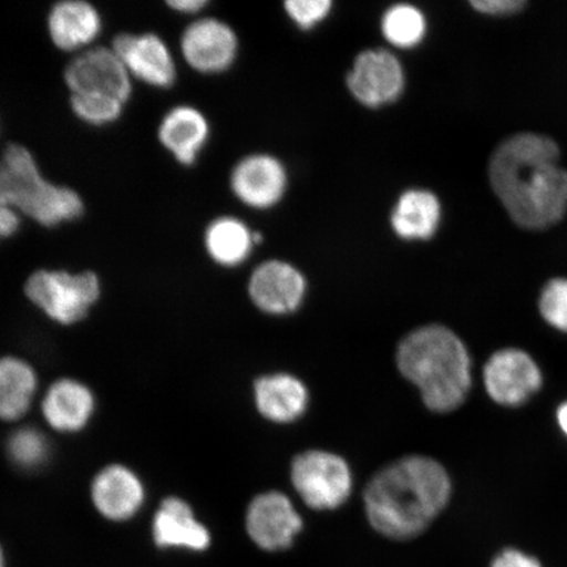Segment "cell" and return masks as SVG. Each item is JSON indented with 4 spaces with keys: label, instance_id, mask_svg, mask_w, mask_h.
<instances>
[{
    "label": "cell",
    "instance_id": "obj_15",
    "mask_svg": "<svg viewBox=\"0 0 567 567\" xmlns=\"http://www.w3.org/2000/svg\"><path fill=\"white\" fill-rule=\"evenodd\" d=\"M103 27L101 11L86 0L56 2L47 17V31L53 47L74 55L95 47Z\"/></svg>",
    "mask_w": 567,
    "mask_h": 567
},
{
    "label": "cell",
    "instance_id": "obj_24",
    "mask_svg": "<svg viewBox=\"0 0 567 567\" xmlns=\"http://www.w3.org/2000/svg\"><path fill=\"white\" fill-rule=\"evenodd\" d=\"M4 453L18 472L39 473L51 463L53 444L45 430L21 423L7 436Z\"/></svg>",
    "mask_w": 567,
    "mask_h": 567
},
{
    "label": "cell",
    "instance_id": "obj_30",
    "mask_svg": "<svg viewBox=\"0 0 567 567\" xmlns=\"http://www.w3.org/2000/svg\"><path fill=\"white\" fill-rule=\"evenodd\" d=\"M23 217L0 196V244L16 237L20 231Z\"/></svg>",
    "mask_w": 567,
    "mask_h": 567
},
{
    "label": "cell",
    "instance_id": "obj_28",
    "mask_svg": "<svg viewBox=\"0 0 567 567\" xmlns=\"http://www.w3.org/2000/svg\"><path fill=\"white\" fill-rule=\"evenodd\" d=\"M331 7L330 0H289L286 3L288 16L302 30H310L328 17Z\"/></svg>",
    "mask_w": 567,
    "mask_h": 567
},
{
    "label": "cell",
    "instance_id": "obj_8",
    "mask_svg": "<svg viewBox=\"0 0 567 567\" xmlns=\"http://www.w3.org/2000/svg\"><path fill=\"white\" fill-rule=\"evenodd\" d=\"M111 48L124 63L133 82L155 90H169L177 81L176 59L167 42L154 32H123Z\"/></svg>",
    "mask_w": 567,
    "mask_h": 567
},
{
    "label": "cell",
    "instance_id": "obj_17",
    "mask_svg": "<svg viewBox=\"0 0 567 567\" xmlns=\"http://www.w3.org/2000/svg\"><path fill=\"white\" fill-rule=\"evenodd\" d=\"M210 136L208 118L189 104H176L161 118L157 137L177 165L193 167Z\"/></svg>",
    "mask_w": 567,
    "mask_h": 567
},
{
    "label": "cell",
    "instance_id": "obj_13",
    "mask_svg": "<svg viewBox=\"0 0 567 567\" xmlns=\"http://www.w3.org/2000/svg\"><path fill=\"white\" fill-rule=\"evenodd\" d=\"M301 529V516L287 495L278 492L260 494L248 505L246 530L260 549H288Z\"/></svg>",
    "mask_w": 567,
    "mask_h": 567
},
{
    "label": "cell",
    "instance_id": "obj_29",
    "mask_svg": "<svg viewBox=\"0 0 567 567\" xmlns=\"http://www.w3.org/2000/svg\"><path fill=\"white\" fill-rule=\"evenodd\" d=\"M471 6L477 12L488 17H509L522 12L527 7L523 0H476Z\"/></svg>",
    "mask_w": 567,
    "mask_h": 567
},
{
    "label": "cell",
    "instance_id": "obj_25",
    "mask_svg": "<svg viewBox=\"0 0 567 567\" xmlns=\"http://www.w3.org/2000/svg\"><path fill=\"white\" fill-rule=\"evenodd\" d=\"M381 28L390 44L409 49L420 44L423 40L425 19L422 11L414 6L395 4L385 12Z\"/></svg>",
    "mask_w": 567,
    "mask_h": 567
},
{
    "label": "cell",
    "instance_id": "obj_22",
    "mask_svg": "<svg viewBox=\"0 0 567 567\" xmlns=\"http://www.w3.org/2000/svg\"><path fill=\"white\" fill-rule=\"evenodd\" d=\"M442 207L429 190L413 189L403 194L392 215L396 236L403 239H429L441 223Z\"/></svg>",
    "mask_w": 567,
    "mask_h": 567
},
{
    "label": "cell",
    "instance_id": "obj_34",
    "mask_svg": "<svg viewBox=\"0 0 567 567\" xmlns=\"http://www.w3.org/2000/svg\"><path fill=\"white\" fill-rule=\"evenodd\" d=\"M0 567H4V555L2 547H0Z\"/></svg>",
    "mask_w": 567,
    "mask_h": 567
},
{
    "label": "cell",
    "instance_id": "obj_11",
    "mask_svg": "<svg viewBox=\"0 0 567 567\" xmlns=\"http://www.w3.org/2000/svg\"><path fill=\"white\" fill-rule=\"evenodd\" d=\"M181 55L200 74H219L230 69L238 53V39L231 27L215 18H200L184 28Z\"/></svg>",
    "mask_w": 567,
    "mask_h": 567
},
{
    "label": "cell",
    "instance_id": "obj_1",
    "mask_svg": "<svg viewBox=\"0 0 567 567\" xmlns=\"http://www.w3.org/2000/svg\"><path fill=\"white\" fill-rule=\"evenodd\" d=\"M559 147L548 136L517 133L496 147L488 177L496 197L516 225L544 230L567 212V172Z\"/></svg>",
    "mask_w": 567,
    "mask_h": 567
},
{
    "label": "cell",
    "instance_id": "obj_12",
    "mask_svg": "<svg viewBox=\"0 0 567 567\" xmlns=\"http://www.w3.org/2000/svg\"><path fill=\"white\" fill-rule=\"evenodd\" d=\"M485 388L491 399L502 406L526 403L543 385V373L527 352L506 349L495 352L484 370Z\"/></svg>",
    "mask_w": 567,
    "mask_h": 567
},
{
    "label": "cell",
    "instance_id": "obj_32",
    "mask_svg": "<svg viewBox=\"0 0 567 567\" xmlns=\"http://www.w3.org/2000/svg\"><path fill=\"white\" fill-rule=\"evenodd\" d=\"M167 9L179 16L194 17L203 12L209 6L208 0H168Z\"/></svg>",
    "mask_w": 567,
    "mask_h": 567
},
{
    "label": "cell",
    "instance_id": "obj_10",
    "mask_svg": "<svg viewBox=\"0 0 567 567\" xmlns=\"http://www.w3.org/2000/svg\"><path fill=\"white\" fill-rule=\"evenodd\" d=\"M89 494L91 505L103 519L125 523L136 517L144 508L147 488L144 480L132 466L111 463L94 474Z\"/></svg>",
    "mask_w": 567,
    "mask_h": 567
},
{
    "label": "cell",
    "instance_id": "obj_23",
    "mask_svg": "<svg viewBox=\"0 0 567 567\" xmlns=\"http://www.w3.org/2000/svg\"><path fill=\"white\" fill-rule=\"evenodd\" d=\"M204 246L216 265L233 268L243 265L251 254L254 234L238 218L219 217L205 230Z\"/></svg>",
    "mask_w": 567,
    "mask_h": 567
},
{
    "label": "cell",
    "instance_id": "obj_5",
    "mask_svg": "<svg viewBox=\"0 0 567 567\" xmlns=\"http://www.w3.org/2000/svg\"><path fill=\"white\" fill-rule=\"evenodd\" d=\"M23 292L49 321L71 328L86 319L103 296V284L95 271L63 268L35 269L24 281Z\"/></svg>",
    "mask_w": 567,
    "mask_h": 567
},
{
    "label": "cell",
    "instance_id": "obj_6",
    "mask_svg": "<svg viewBox=\"0 0 567 567\" xmlns=\"http://www.w3.org/2000/svg\"><path fill=\"white\" fill-rule=\"evenodd\" d=\"M290 476L302 501L318 512L342 506L351 494L352 476L349 464L334 453H301L293 460Z\"/></svg>",
    "mask_w": 567,
    "mask_h": 567
},
{
    "label": "cell",
    "instance_id": "obj_19",
    "mask_svg": "<svg viewBox=\"0 0 567 567\" xmlns=\"http://www.w3.org/2000/svg\"><path fill=\"white\" fill-rule=\"evenodd\" d=\"M230 187L238 200L248 207L269 208L286 193V169L269 155H251L234 167Z\"/></svg>",
    "mask_w": 567,
    "mask_h": 567
},
{
    "label": "cell",
    "instance_id": "obj_9",
    "mask_svg": "<svg viewBox=\"0 0 567 567\" xmlns=\"http://www.w3.org/2000/svg\"><path fill=\"white\" fill-rule=\"evenodd\" d=\"M39 409L47 429L56 435L75 436L90 427L97 411V399L86 382L62 375L41 393Z\"/></svg>",
    "mask_w": 567,
    "mask_h": 567
},
{
    "label": "cell",
    "instance_id": "obj_7",
    "mask_svg": "<svg viewBox=\"0 0 567 567\" xmlns=\"http://www.w3.org/2000/svg\"><path fill=\"white\" fill-rule=\"evenodd\" d=\"M70 95H97L130 103L133 80L122 60L110 47L95 45L75 54L63 69Z\"/></svg>",
    "mask_w": 567,
    "mask_h": 567
},
{
    "label": "cell",
    "instance_id": "obj_4",
    "mask_svg": "<svg viewBox=\"0 0 567 567\" xmlns=\"http://www.w3.org/2000/svg\"><path fill=\"white\" fill-rule=\"evenodd\" d=\"M0 196L21 217L47 229L78 221L86 210L74 188L48 181L30 148L17 142L0 154Z\"/></svg>",
    "mask_w": 567,
    "mask_h": 567
},
{
    "label": "cell",
    "instance_id": "obj_26",
    "mask_svg": "<svg viewBox=\"0 0 567 567\" xmlns=\"http://www.w3.org/2000/svg\"><path fill=\"white\" fill-rule=\"evenodd\" d=\"M69 105L83 124L103 127L117 123L127 104L110 96L70 95Z\"/></svg>",
    "mask_w": 567,
    "mask_h": 567
},
{
    "label": "cell",
    "instance_id": "obj_27",
    "mask_svg": "<svg viewBox=\"0 0 567 567\" xmlns=\"http://www.w3.org/2000/svg\"><path fill=\"white\" fill-rule=\"evenodd\" d=\"M538 307L551 328L567 332V279H553L547 282Z\"/></svg>",
    "mask_w": 567,
    "mask_h": 567
},
{
    "label": "cell",
    "instance_id": "obj_3",
    "mask_svg": "<svg viewBox=\"0 0 567 567\" xmlns=\"http://www.w3.org/2000/svg\"><path fill=\"white\" fill-rule=\"evenodd\" d=\"M396 364L422 394L424 405L450 413L463 405L472 386V361L463 340L441 324L424 326L402 339Z\"/></svg>",
    "mask_w": 567,
    "mask_h": 567
},
{
    "label": "cell",
    "instance_id": "obj_33",
    "mask_svg": "<svg viewBox=\"0 0 567 567\" xmlns=\"http://www.w3.org/2000/svg\"><path fill=\"white\" fill-rule=\"evenodd\" d=\"M557 421L564 434L567 436V402L559 406L557 411Z\"/></svg>",
    "mask_w": 567,
    "mask_h": 567
},
{
    "label": "cell",
    "instance_id": "obj_2",
    "mask_svg": "<svg viewBox=\"0 0 567 567\" xmlns=\"http://www.w3.org/2000/svg\"><path fill=\"white\" fill-rule=\"evenodd\" d=\"M449 473L434 458L409 456L380 471L368 484V520L382 536L410 540L431 526L449 505Z\"/></svg>",
    "mask_w": 567,
    "mask_h": 567
},
{
    "label": "cell",
    "instance_id": "obj_16",
    "mask_svg": "<svg viewBox=\"0 0 567 567\" xmlns=\"http://www.w3.org/2000/svg\"><path fill=\"white\" fill-rule=\"evenodd\" d=\"M152 535L162 549L204 551L212 543L210 532L197 519L193 506L179 495H168L153 516Z\"/></svg>",
    "mask_w": 567,
    "mask_h": 567
},
{
    "label": "cell",
    "instance_id": "obj_14",
    "mask_svg": "<svg viewBox=\"0 0 567 567\" xmlns=\"http://www.w3.org/2000/svg\"><path fill=\"white\" fill-rule=\"evenodd\" d=\"M347 86L361 104L379 106L396 101L405 86L399 60L385 49H373L358 55L347 76Z\"/></svg>",
    "mask_w": 567,
    "mask_h": 567
},
{
    "label": "cell",
    "instance_id": "obj_18",
    "mask_svg": "<svg viewBox=\"0 0 567 567\" xmlns=\"http://www.w3.org/2000/svg\"><path fill=\"white\" fill-rule=\"evenodd\" d=\"M307 282L293 266L271 260L259 266L248 281V295L269 315L292 313L302 302Z\"/></svg>",
    "mask_w": 567,
    "mask_h": 567
},
{
    "label": "cell",
    "instance_id": "obj_20",
    "mask_svg": "<svg viewBox=\"0 0 567 567\" xmlns=\"http://www.w3.org/2000/svg\"><path fill=\"white\" fill-rule=\"evenodd\" d=\"M40 392V375L30 360L13 353L0 357V422L23 423Z\"/></svg>",
    "mask_w": 567,
    "mask_h": 567
},
{
    "label": "cell",
    "instance_id": "obj_21",
    "mask_svg": "<svg viewBox=\"0 0 567 567\" xmlns=\"http://www.w3.org/2000/svg\"><path fill=\"white\" fill-rule=\"evenodd\" d=\"M255 403L267 420L288 423L299 420L307 410L308 389L287 373L265 375L255 382Z\"/></svg>",
    "mask_w": 567,
    "mask_h": 567
},
{
    "label": "cell",
    "instance_id": "obj_31",
    "mask_svg": "<svg viewBox=\"0 0 567 567\" xmlns=\"http://www.w3.org/2000/svg\"><path fill=\"white\" fill-rule=\"evenodd\" d=\"M492 567H543L535 557L517 549H506L495 557Z\"/></svg>",
    "mask_w": 567,
    "mask_h": 567
}]
</instances>
